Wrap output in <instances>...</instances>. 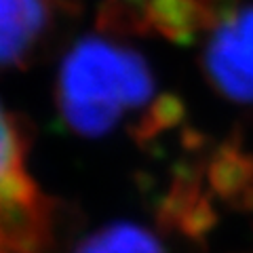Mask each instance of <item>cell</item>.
<instances>
[{
    "label": "cell",
    "mask_w": 253,
    "mask_h": 253,
    "mask_svg": "<svg viewBox=\"0 0 253 253\" xmlns=\"http://www.w3.org/2000/svg\"><path fill=\"white\" fill-rule=\"evenodd\" d=\"M28 135L0 104V249L46 253L51 205L26 171Z\"/></svg>",
    "instance_id": "obj_2"
},
{
    "label": "cell",
    "mask_w": 253,
    "mask_h": 253,
    "mask_svg": "<svg viewBox=\"0 0 253 253\" xmlns=\"http://www.w3.org/2000/svg\"><path fill=\"white\" fill-rule=\"evenodd\" d=\"M74 253H165L156 236L131 221H116L78 245Z\"/></svg>",
    "instance_id": "obj_7"
},
{
    "label": "cell",
    "mask_w": 253,
    "mask_h": 253,
    "mask_svg": "<svg viewBox=\"0 0 253 253\" xmlns=\"http://www.w3.org/2000/svg\"><path fill=\"white\" fill-rule=\"evenodd\" d=\"M203 66L226 99L253 104V6L234 9L217 23Z\"/></svg>",
    "instance_id": "obj_3"
},
{
    "label": "cell",
    "mask_w": 253,
    "mask_h": 253,
    "mask_svg": "<svg viewBox=\"0 0 253 253\" xmlns=\"http://www.w3.org/2000/svg\"><path fill=\"white\" fill-rule=\"evenodd\" d=\"M207 179L213 192L230 207L253 209V154L236 141H226L213 154Z\"/></svg>",
    "instance_id": "obj_5"
},
{
    "label": "cell",
    "mask_w": 253,
    "mask_h": 253,
    "mask_svg": "<svg viewBox=\"0 0 253 253\" xmlns=\"http://www.w3.org/2000/svg\"><path fill=\"white\" fill-rule=\"evenodd\" d=\"M55 99L61 118L83 137L108 135L126 112L154 101L148 61L108 38H81L66 53Z\"/></svg>",
    "instance_id": "obj_1"
},
{
    "label": "cell",
    "mask_w": 253,
    "mask_h": 253,
    "mask_svg": "<svg viewBox=\"0 0 253 253\" xmlns=\"http://www.w3.org/2000/svg\"><path fill=\"white\" fill-rule=\"evenodd\" d=\"M137 2H139V0H137Z\"/></svg>",
    "instance_id": "obj_12"
},
{
    "label": "cell",
    "mask_w": 253,
    "mask_h": 253,
    "mask_svg": "<svg viewBox=\"0 0 253 253\" xmlns=\"http://www.w3.org/2000/svg\"><path fill=\"white\" fill-rule=\"evenodd\" d=\"M0 253H2V249H0Z\"/></svg>",
    "instance_id": "obj_11"
},
{
    "label": "cell",
    "mask_w": 253,
    "mask_h": 253,
    "mask_svg": "<svg viewBox=\"0 0 253 253\" xmlns=\"http://www.w3.org/2000/svg\"><path fill=\"white\" fill-rule=\"evenodd\" d=\"M203 190H201V184L199 179L188 175H179L175 179V184L169 190L167 199L163 201L161 209H158V224L163 228H179V224L184 221V217L192 211L199 201L203 199Z\"/></svg>",
    "instance_id": "obj_8"
},
{
    "label": "cell",
    "mask_w": 253,
    "mask_h": 253,
    "mask_svg": "<svg viewBox=\"0 0 253 253\" xmlns=\"http://www.w3.org/2000/svg\"><path fill=\"white\" fill-rule=\"evenodd\" d=\"M55 0H0V70L23 66L53 23Z\"/></svg>",
    "instance_id": "obj_4"
},
{
    "label": "cell",
    "mask_w": 253,
    "mask_h": 253,
    "mask_svg": "<svg viewBox=\"0 0 253 253\" xmlns=\"http://www.w3.org/2000/svg\"><path fill=\"white\" fill-rule=\"evenodd\" d=\"M186 108L181 104V99L173 97V95H161L152 101V106L148 108V112L139 118V123L133 129V137L137 141L152 139L161 135L163 131L175 126L181 118H184Z\"/></svg>",
    "instance_id": "obj_9"
},
{
    "label": "cell",
    "mask_w": 253,
    "mask_h": 253,
    "mask_svg": "<svg viewBox=\"0 0 253 253\" xmlns=\"http://www.w3.org/2000/svg\"><path fill=\"white\" fill-rule=\"evenodd\" d=\"M215 224H217V213L213 209L209 196H203L199 205L184 217L177 230L190 236V239H203V236H207L213 230Z\"/></svg>",
    "instance_id": "obj_10"
},
{
    "label": "cell",
    "mask_w": 253,
    "mask_h": 253,
    "mask_svg": "<svg viewBox=\"0 0 253 253\" xmlns=\"http://www.w3.org/2000/svg\"><path fill=\"white\" fill-rule=\"evenodd\" d=\"M150 30L173 42H192L203 28H211L199 0H148L144 2Z\"/></svg>",
    "instance_id": "obj_6"
}]
</instances>
